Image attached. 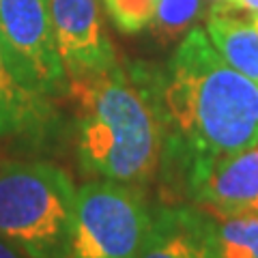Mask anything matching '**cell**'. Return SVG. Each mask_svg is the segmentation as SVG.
Returning a JSON list of instances; mask_svg holds the SVG:
<instances>
[{
	"mask_svg": "<svg viewBox=\"0 0 258 258\" xmlns=\"http://www.w3.org/2000/svg\"><path fill=\"white\" fill-rule=\"evenodd\" d=\"M0 47L28 88L50 99L67 95L69 80L56 50L50 0H0Z\"/></svg>",
	"mask_w": 258,
	"mask_h": 258,
	"instance_id": "5",
	"label": "cell"
},
{
	"mask_svg": "<svg viewBox=\"0 0 258 258\" xmlns=\"http://www.w3.org/2000/svg\"><path fill=\"white\" fill-rule=\"evenodd\" d=\"M151 209L138 187L95 179L78 187L69 258H138Z\"/></svg>",
	"mask_w": 258,
	"mask_h": 258,
	"instance_id": "4",
	"label": "cell"
},
{
	"mask_svg": "<svg viewBox=\"0 0 258 258\" xmlns=\"http://www.w3.org/2000/svg\"><path fill=\"white\" fill-rule=\"evenodd\" d=\"M191 203L213 217L258 213V144L194 161L181 172Z\"/></svg>",
	"mask_w": 258,
	"mask_h": 258,
	"instance_id": "6",
	"label": "cell"
},
{
	"mask_svg": "<svg viewBox=\"0 0 258 258\" xmlns=\"http://www.w3.org/2000/svg\"><path fill=\"white\" fill-rule=\"evenodd\" d=\"M164 168L183 172L194 161L258 144V84L222 58L205 28H191L161 78Z\"/></svg>",
	"mask_w": 258,
	"mask_h": 258,
	"instance_id": "1",
	"label": "cell"
},
{
	"mask_svg": "<svg viewBox=\"0 0 258 258\" xmlns=\"http://www.w3.org/2000/svg\"><path fill=\"white\" fill-rule=\"evenodd\" d=\"M138 258H224L215 217L198 207H157Z\"/></svg>",
	"mask_w": 258,
	"mask_h": 258,
	"instance_id": "8",
	"label": "cell"
},
{
	"mask_svg": "<svg viewBox=\"0 0 258 258\" xmlns=\"http://www.w3.org/2000/svg\"><path fill=\"white\" fill-rule=\"evenodd\" d=\"M224 258H258V213L215 217Z\"/></svg>",
	"mask_w": 258,
	"mask_h": 258,
	"instance_id": "12",
	"label": "cell"
},
{
	"mask_svg": "<svg viewBox=\"0 0 258 258\" xmlns=\"http://www.w3.org/2000/svg\"><path fill=\"white\" fill-rule=\"evenodd\" d=\"M78 187L45 159L0 164V237L30 258H69Z\"/></svg>",
	"mask_w": 258,
	"mask_h": 258,
	"instance_id": "3",
	"label": "cell"
},
{
	"mask_svg": "<svg viewBox=\"0 0 258 258\" xmlns=\"http://www.w3.org/2000/svg\"><path fill=\"white\" fill-rule=\"evenodd\" d=\"M76 112V155L82 172L134 187L151 183L161 164L166 123L161 78L118 60L69 80Z\"/></svg>",
	"mask_w": 258,
	"mask_h": 258,
	"instance_id": "2",
	"label": "cell"
},
{
	"mask_svg": "<svg viewBox=\"0 0 258 258\" xmlns=\"http://www.w3.org/2000/svg\"><path fill=\"white\" fill-rule=\"evenodd\" d=\"M56 123L52 99L24 84L0 47V138L41 144L54 136Z\"/></svg>",
	"mask_w": 258,
	"mask_h": 258,
	"instance_id": "9",
	"label": "cell"
},
{
	"mask_svg": "<svg viewBox=\"0 0 258 258\" xmlns=\"http://www.w3.org/2000/svg\"><path fill=\"white\" fill-rule=\"evenodd\" d=\"M54 41L67 80L84 78L116 62L103 28L101 0H50Z\"/></svg>",
	"mask_w": 258,
	"mask_h": 258,
	"instance_id": "7",
	"label": "cell"
},
{
	"mask_svg": "<svg viewBox=\"0 0 258 258\" xmlns=\"http://www.w3.org/2000/svg\"><path fill=\"white\" fill-rule=\"evenodd\" d=\"M249 18H252V22H254L256 26H258V13H256V15H249Z\"/></svg>",
	"mask_w": 258,
	"mask_h": 258,
	"instance_id": "17",
	"label": "cell"
},
{
	"mask_svg": "<svg viewBox=\"0 0 258 258\" xmlns=\"http://www.w3.org/2000/svg\"><path fill=\"white\" fill-rule=\"evenodd\" d=\"M103 5L114 26L134 35L151 26L159 0H103Z\"/></svg>",
	"mask_w": 258,
	"mask_h": 258,
	"instance_id": "13",
	"label": "cell"
},
{
	"mask_svg": "<svg viewBox=\"0 0 258 258\" xmlns=\"http://www.w3.org/2000/svg\"><path fill=\"white\" fill-rule=\"evenodd\" d=\"M0 258H30V256H26L22 249H18L13 243L0 237Z\"/></svg>",
	"mask_w": 258,
	"mask_h": 258,
	"instance_id": "15",
	"label": "cell"
},
{
	"mask_svg": "<svg viewBox=\"0 0 258 258\" xmlns=\"http://www.w3.org/2000/svg\"><path fill=\"white\" fill-rule=\"evenodd\" d=\"M211 9H226V11H239L247 15L258 13V0H226L220 7H211Z\"/></svg>",
	"mask_w": 258,
	"mask_h": 258,
	"instance_id": "14",
	"label": "cell"
},
{
	"mask_svg": "<svg viewBox=\"0 0 258 258\" xmlns=\"http://www.w3.org/2000/svg\"><path fill=\"white\" fill-rule=\"evenodd\" d=\"M207 3H211V7H220L226 3V0H207Z\"/></svg>",
	"mask_w": 258,
	"mask_h": 258,
	"instance_id": "16",
	"label": "cell"
},
{
	"mask_svg": "<svg viewBox=\"0 0 258 258\" xmlns=\"http://www.w3.org/2000/svg\"><path fill=\"white\" fill-rule=\"evenodd\" d=\"M207 35L222 58L258 84V26L247 13L211 9Z\"/></svg>",
	"mask_w": 258,
	"mask_h": 258,
	"instance_id": "10",
	"label": "cell"
},
{
	"mask_svg": "<svg viewBox=\"0 0 258 258\" xmlns=\"http://www.w3.org/2000/svg\"><path fill=\"white\" fill-rule=\"evenodd\" d=\"M207 0H159L151 30L161 43H170L185 37L205 13Z\"/></svg>",
	"mask_w": 258,
	"mask_h": 258,
	"instance_id": "11",
	"label": "cell"
}]
</instances>
